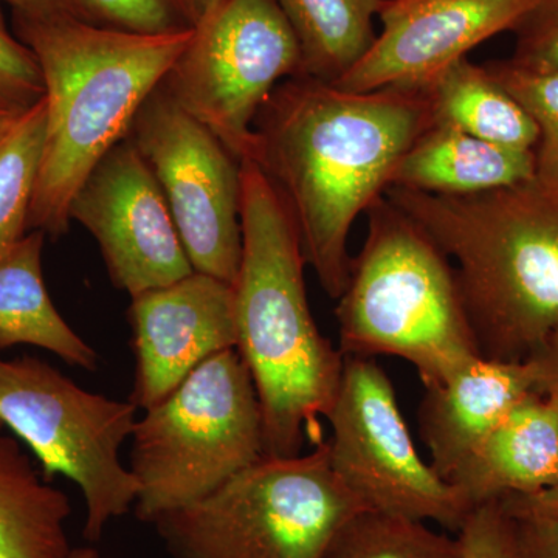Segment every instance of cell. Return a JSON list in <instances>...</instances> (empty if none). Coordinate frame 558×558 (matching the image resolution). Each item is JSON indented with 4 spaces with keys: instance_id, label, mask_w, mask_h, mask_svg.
<instances>
[{
    "instance_id": "6da1fadb",
    "label": "cell",
    "mask_w": 558,
    "mask_h": 558,
    "mask_svg": "<svg viewBox=\"0 0 558 558\" xmlns=\"http://www.w3.org/2000/svg\"><path fill=\"white\" fill-rule=\"evenodd\" d=\"M432 123L425 89L349 92L310 76L282 81L260 108L247 159L284 201L329 299L347 286L352 226L385 196L403 154Z\"/></svg>"
},
{
    "instance_id": "7a4b0ae2",
    "label": "cell",
    "mask_w": 558,
    "mask_h": 558,
    "mask_svg": "<svg viewBox=\"0 0 558 558\" xmlns=\"http://www.w3.org/2000/svg\"><path fill=\"white\" fill-rule=\"evenodd\" d=\"M242 258L233 282L238 351L263 414L264 453L299 457L323 440L344 357L319 332L307 300V266L284 201L253 160H242Z\"/></svg>"
},
{
    "instance_id": "3957f363",
    "label": "cell",
    "mask_w": 558,
    "mask_h": 558,
    "mask_svg": "<svg viewBox=\"0 0 558 558\" xmlns=\"http://www.w3.org/2000/svg\"><path fill=\"white\" fill-rule=\"evenodd\" d=\"M385 197L457 263L481 357L523 362L558 328V190L532 179L472 196L389 186Z\"/></svg>"
},
{
    "instance_id": "277c9868",
    "label": "cell",
    "mask_w": 558,
    "mask_h": 558,
    "mask_svg": "<svg viewBox=\"0 0 558 558\" xmlns=\"http://www.w3.org/2000/svg\"><path fill=\"white\" fill-rule=\"evenodd\" d=\"M14 35L33 51L46 87V138L28 230L68 233L73 196L98 161L128 137L193 31L135 35L64 20L13 14Z\"/></svg>"
},
{
    "instance_id": "5b68a950",
    "label": "cell",
    "mask_w": 558,
    "mask_h": 558,
    "mask_svg": "<svg viewBox=\"0 0 558 558\" xmlns=\"http://www.w3.org/2000/svg\"><path fill=\"white\" fill-rule=\"evenodd\" d=\"M337 300L344 357L392 355L424 388L481 357L453 263L402 209L380 197Z\"/></svg>"
},
{
    "instance_id": "8992f818",
    "label": "cell",
    "mask_w": 558,
    "mask_h": 558,
    "mask_svg": "<svg viewBox=\"0 0 558 558\" xmlns=\"http://www.w3.org/2000/svg\"><path fill=\"white\" fill-rule=\"evenodd\" d=\"M131 439L134 509L150 524L266 457L259 399L240 351L227 349L197 366L145 411Z\"/></svg>"
},
{
    "instance_id": "52a82bcc",
    "label": "cell",
    "mask_w": 558,
    "mask_h": 558,
    "mask_svg": "<svg viewBox=\"0 0 558 558\" xmlns=\"http://www.w3.org/2000/svg\"><path fill=\"white\" fill-rule=\"evenodd\" d=\"M360 510L325 439L306 454L260 458L154 524L178 558H322Z\"/></svg>"
},
{
    "instance_id": "ba28073f",
    "label": "cell",
    "mask_w": 558,
    "mask_h": 558,
    "mask_svg": "<svg viewBox=\"0 0 558 558\" xmlns=\"http://www.w3.org/2000/svg\"><path fill=\"white\" fill-rule=\"evenodd\" d=\"M135 413L130 399L87 391L38 357H0V422L33 451L47 480L62 475L80 487L90 542L137 501V480L120 459Z\"/></svg>"
},
{
    "instance_id": "9c48e42d",
    "label": "cell",
    "mask_w": 558,
    "mask_h": 558,
    "mask_svg": "<svg viewBox=\"0 0 558 558\" xmlns=\"http://www.w3.org/2000/svg\"><path fill=\"white\" fill-rule=\"evenodd\" d=\"M301 75V50L277 0H223L194 27L160 86L241 161L279 83Z\"/></svg>"
},
{
    "instance_id": "30bf717a",
    "label": "cell",
    "mask_w": 558,
    "mask_h": 558,
    "mask_svg": "<svg viewBox=\"0 0 558 558\" xmlns=\"http://www.w3.org/2000/svg\"><path fill=\"white\" fill-rule=\"evenodd\" d=\"M326 418L330 468L363 509L461 529L472 509L417 453L392 381L376 360L344 357Z\"/></svg>"
},
{
    "instance_id": "8fae6325",
    "label": "cell",
    "mask_w": 558,
    "mask_h": 558,
    "mask_svg": "<svg viewBox=\"0 0 558 558\" xmlns=\"http://www.w3.org/2000/svg\"><path fill=\"white\" fill-rule=\"evenodd\" d=\"M128 138L159 183L194 271L233 284L242 258V161L161 86Z\"/></svg>"
},
{
    "instance_id": "7c38bea8",
    "label": "cell",
    "mask_w": 558,
    "mask_h": 558,
    "mask_svg": "<svg viewBox=\"0 0 558 558\" xmlns=\"http://www.w3.org/2000/svg\"><path fill=\"white\" fill-rule=\"evenodd\" d=\"M69 216L94 236L110 281L131 299L194 271L160 185L128 137L90 171Z\"/></svg>"
},
{
    "instance_id": "4fadbf2b",
    "label": "cell",
    "mask_w": 558,
    "mask_h": 558,
    "mask_svg": "<svg viewBox=\"0 0 558 558\" xmlns=\"http://www.w3.org/2000/svg\"><path fill=\"white\" fill-rule=\"evenodd\" d=\"M535 0H385L381 32L336 83L349 92L425 86L484 40L512 32Z\"/></svg>"
},
{
    "instance_id": "5bb4252c",
    "label": "cell",
    "mask_w": 558,
    "mask_h": 558,
    "mask_svg": "<svg viewBox=\"0 0 558 558\" xmlns=\"http://www.w3.org/2000/svg\"><path fill=\"white\" fill-rule=\"evenodd\" d=\"M130 322V400L137 410L156 405L202 363L238 347L233 284L199 271L132 296Z\"/></svg>"
},
{
    "instance_id": "9a60e30c",
    "label": "cell",
    "mask_w": 558,
    "mask_h": 558,
    "mask_svg": "<svg viewBox=\"0 0 558 558\" xmlns=\"http://www.w3.org/2000/svg\"><path fill=\"white\" fill-rule=\"evenodd\" d=\"M537 363L476 359L449 379L425 388L418 428L429 465L450 484L509 411L538 391Z\"/></svg>"
},
{
    "instance_id": "2e32d148",
    "label": "cell",
    "mask_w": 558,
    "mask_h": 558,
    "mask_svg": "<svg viewBox=\"0 0 558 558\" xmlns=\"http://www.w3.org/2000/svg\"><path fill=\"white\" fill-rule=\"evenodd\" d=\"M558 480V392L534 391L488 433L450 481L470 509L527 497Z\"/></svg>"
},
{
    "instance_id": "e0dca14e",
    "label": "cell",
    "mask_w": 558,
    "mask_h": 558,
    "mask_svg": "<svg viewBox=\"0 0 558 558\" xmlns=\"http://www.w3.org/2000/svg\"><path fill=\"white\" fill-rule=\"evenodd\" d=\"M532 179L535 150L505 148L432 123L403 154L389 186L440 196H472Z\"/></svg>"
},
{
    "instance_id": "ac0fdd59",
    "label": "cell",
    "mask_w": 558,
    "mask_h": 558,
    "mask_svg": "<svg viewBox=\"0 0 558 558\" xmlns=\"http://www.w3.org/2000/svg\"><path fill=\"white\" fill-rule=\"evenodd\" d=\"M46 233L33 230L0 256V351L31 344L68 365L97 371V351L81 339L54 307L43 278Z\"/></svg>"
},
{
    "instance_id": "d6986e66",
    "label": "cell",
    "mask_w": 558,
    "mask_h": 558,
    "mask_svg": "<svg viewBox=\"0 0 558 558\" xmlns=\"http://www.w3.org/2000/svg\"><path fill=\"white\" fill-rule=\"evenodd\" d=\"M68 495L0 432V558H68Z\"/></svg>"
},
{
    "instance_id": "ffe728a7",
    "label": "cell",
    "mask_w": 558,
    "mask_h": 558,
    "mask_svg": "<svg viewBox=\"0 0 558 558\" xmlns=\"http://www.w3.org/2000/svg\"><path fill=\"white\" fill-rule=\"evenodd\" d=\"M424 89L433 123L505 148H537V123L486 65L461 58L439 72Z\"/></svg>"
},
{
    "instance_id": "44dd1931",
    "label": "cell",
    "mask_w": 558,
    "mask_h": 558,
    "mask_svg": "<svg viewBox=\"0 0 558 558\" xmlns=\"http://www.w3.org/2000/svg\"><path fill=\"white\" fill-rule=\"evenodd\" d=\"M301 50V75L336 84L376 43L385 0H277Z\"/></svg>"
},
{
    "instance_id": "7402d4cb",
    "label": "cell",
    "mask_w": 558,
    "mask_h": 558,
    "mask_svg": "<svg viewBox=\"0 0 558 558\" xmlns=\"http://www.w3.org/2000/svg\"><path fill=\"white\" fill-rule=\"evenodd\" d=\"M16 16L64 20L87 27L171 35L197 25L191 0H11Z\"/></svg>"
},
{
    "instance_id": "603a6c76",
    "label": "cell",
    "mask_w": 558,
    "mask_h": 558,
    "mask_svg": "<svg viewBox=\"0 0 558 558\" xmlns=\"http://www.w3.org/2000/svg\"><path fill=\"white\" fill-rule=\"evenodd\" d=\"M46 138V101L14 121L0 138V256L28 231Z\"/></svg>"
},
{
    "instance_id": "cb8c5ba5",
    "label": "cell",
    "mask_w": 558,
    "mask_h": 558,
    "mask_svg": "<svg viewBox=\"0 0 558 558\" xmlns=\"http://www.w3.org/2000/svg\"><path fill=\"white\" fill-rule=\"evenodd\" d=\"M322 558H462L457 537L424 521L360 510L349 519Z\"/></svg>"
},
{
    "instance_id": "d4e9b609",
    "label": "cell",
    "mask_w": 558,
    "mask_h": 558,
    "mask_svg": "<svg viewBox=\"0 0 558 558\" xmlns=\"http://www.w3.org/2000/svg\"><path fill=\"white\" fill-rule=\"evenodd\" d=\"M486 68L537 123L535 179L558 190V70L521 69L509 60Z\"/></svg>"
},
{
    "instance_id": "484cf974",
    "label": "cell",
    "mask_w": 558,
    "mask_h": 558,
    "mask_svg": "<svg viewBox=\"0 0 558 558\" xmlns=\"http://www.w3.org/2000/svg\"><path fill=\"white\" fill-rule=\"evenodd\" d=\"M0 2V102L32 109L46 95L43 73L33 51L10 32Z\"/></svg>"
},
{
    "instance_id": "4316f807",
    "label": "cell",
    "mask_w": 558,
    "mask_h": 558,
    "mask_svg": "<svg viewBox=\"0 0 558 558\" xmlns=\"http://www.w3.org/2000/svg\"><path fill=\"white\" fill-rule=\"evenodd\" d=\"M512 33V64L527 70H558V0H535Z\"/></svg>"
},
{
    "instance_id": "83f0119b",
    "label": "cell",
    "mask_w": 558,
    "mask_h": 558,
    "mask_svg": "<svg viewBox=\"0 0 558 558\" xmlns=\"http://www.w3.org/2000/svg\"><path fill=\"white\" fill-rule=\"evenodd\" d=\"M458 538L462 558H519L515 523L499 501L470 510Z\"/></svg>"
},
{
    "instance_id": "f1b7e54d",
    "label": "cell",
    "mask_w": 558,
    "mask_h": 558,
    "mask_svg": "<svg viewBox=\"0 0 558 558\" xmlns=\"http://www.w3.org/2000/svg\"><path fill=\"white\" fill-rule=\"evenodd\" d=\"M512 519L519 558H558V517Z\"/></svg>"
},
{
    "instance_id": "f546056e",
    "label": "cell",
    "mask_w": 558,
    "mask_h": 558,
    "mask_svg": "<svg viewBox=\"0 0 558 558\" xmlns=\"http://www.w3.org/2000/svg\"><path fill=\"white\" fill-rule=\"evenodd\" d=\"M502 508L510 517H558V480L553 486L527 495V497H509L501 499Z\"/></svg>"
},
{
    "instance_id": "4dcf8cb0",
    "label": "cell",
    "mask_w": 558,
    "mask_h": 558,
    "mask_svg": "<svg viewBox=\"0 0 558 558\" xmlns=\"http://www.w3.org/2000/svg\"><path fill=\"white\" fill-rule=\"evenodd\" d=\"M529 359L537 363L538 391L558 392V328Z\"/></svg>"
},
{
    "instance_id": "1f68e13d",
    "label": "cell",
    "mask_w": 558,
    "mask_h": 558,
    "mask_svg": "<svg viewBox=\"0 0 558 558\" xmlns=\"http://www.w3.org/2000/svg\"><path fill=\"white\" fill-rule=\"evenodd\" d=\"M24 112H27V110L11 108V106L5 105V102H0V138L7 134V131L13 126L14 121L20 119Z\"/></svg>"
},
{
    "instance_id": "d6a6232c",
    "label": "cell",
    "mask_w": 558,
    "mask_h": 558,
    "mask_svg": "<svg viewBox=\"0 0 558 558\" xmlns=\"http://www.w3.org/2000/svg\"><path fill=\"white\" fill-rule=\"evenodd\" d=\"M191 2H193L194 11H196L197 22H199L202 17L207 16L209 11L220 5L223 0H191Z\"/></svg>"
},
{
    "instance_id": "836d02e7",
    "label": "cell",
    "mask_w": 558,
    "mask_h": 558,
    "mask_svg": "<svg viewBox=\"0 0 558 558\" xmlns=\"http://www.w3.org/2000/svg\"><path fill=\"white\" fill-rule=\"evenodd\" d=\"M68 558H100V556L92 548H72Z\"/></svg>"
},
{
    "instance_id": "e575fe53",
    "label": "cell",
    "mask_w": 558,
    "mask_h": 558,
    "mask_svg": "<svg viewBox=\"0 0 558 558\" xmlns=\"http://www.w3.org/2000/svg\"><path fill=\"white\" fill-rule=\"evenodd\" d=\"M0 2H2V3H7V5H10L11 0H0Z\"/></svg>"
},
{
    "instance_id": "d590c367",
    "label": "cell",
    "mask_w": 558,
    "mask_h": 558,
    "mask_svg": "<svg viewBox=\"0 0 558 558\" xmlns=\"http://www.w3.org/2000/svg\"><path fill=\"white\" fill-rule=\"evenodd\" d=\"M3 429V425H2V422H0V432H2Z\"/></svg>"
}]
</instances>
